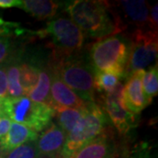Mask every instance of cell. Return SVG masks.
Listing matches in <instances>:
<instances>
[{
  "instance_id": "1",
  "label": "cell",
  "mask_w": 158,
  "mask_h": 158,
  "mask_svg": "<svg viewBox=\"0 0 158 158\" xmlns=\"http://www.w3.org/2000/svg\"><path fill=\"white\" fill-rule=\"evenodd\" d=\"M66 11L83 34L91 39L117 35L126 28L122 20L106 1L77 0L69 4Z\"/></svg>"
},
{
  "instance_id": "2",
  "label": "cell",
  "mask_w": 158,
  "mask_h": 158,
  "mask_svg": "<svg viewBox=\"0 0 158 158\" xmlns=\"http://www.w3.org/2000/svg\"><path fill=\"white\" fill-rule=\"evenodd\" d=\"M53 68L69 89L85 102H95L94 69L89 56L77 52L55 59L50 56Z\"/></svg>"
},
{
  "instance_id": "3",
  "label": "cell",
  "mask_w": 158,
  "mask_h": 158,
  "mask_svg": "<svg viewBox=\"0 0 158 158\" xmlns=\"http://www.w3.org/2000/svg\"><path fill=\"white\" fill-rule=\"evenodd\" d=\"M129 52L128 39L117 34L94 42L89 59L94 72H111L121 77L127 73Z\"/></svg>"
},
{
  "instance_id": "4",
  "label": "cell",
  "mask_w": 158,
  "mask_h": 158,
  "mask_svg": "<svg viewBox=\"0 0 158 158\" xmlns=\"http://www.w3.org/2000/svg\"><path fill=\"white\" fill-rule=\"evenodd\" d=\"M108 117L96 102L87 103L85 111L74 128L67 135L61 158H73L74 155L106 128Z\"/></svg>"
},
{
  "instance_id": "5",
  "label": "cell",
  "mask_w": 158,
  "mask_h": 158,
  "mask_svg": "<svg viewBox=\"0 0 158 158\" xmlns=\"http://www.w3.org/2000/svg\"><path fill=\"white\" fill-rule=\"evenodd\" d=\"M3 115L15 123L24 125L34 132H40L51 124L54 110L42 103L32 101L27 97L1 99Z\"/></svg>"
},
{
  "instance_id": "6",
  "label": "cell",
  "mask_w": 158,
  "mask_h": 158,
  "mask_svg": "<svg viewBox=\"0 0 158 158\" xmlns=\"http://www.w3.org/2000/svg\"><path fill=\"white\" fill-rule=\"evenodd\" d=\"M52 40V56L55 59L68 56L80 52L83 48L85 35L81 29L69 18L52 19L42 31Z\"/></svg>"
},
{
  "instance_id": "7",
  "label": "cell",
  "mask_w": 158,
  "mask_h": 158,
  "mask_svg": "<svg viewBox=\"0 0 158 158\" xmlns=\"http://www.w3.org/2000/svg\"><path fill=\"white\" fill-rule=\"evenodd\" d=\"M129 59L126 76L137 70H144L157 57V31L137 28L130 34Z\"/></svg>"
},
{
  "instance_id": "8",
  "label": "cell",
  "mask_w": 158,
  "mask_h": 158,
  "mask_svg": "<svg viewBox=\"0 0 158 158\" xmlns=\"http://www.w3.org/2000/svg\"><path fill=\"white\" fill-rule=\"evenodd\" d=\"M123 90L124 85L118 83L112 92L102 94L100 102L101 108L121 136H125L134 128L135 123V114L129 112L125 106Z\"/></svg>"
},
{
  "instance_id": "9",
  "label": "cell",
  "mask_w": 158,
  "mask_h": 158,
  "mask_svg": "<svg viewBox=\"0 0 158 158\" xmlns=\"http://www.w3.org/2000/svg\"><path fill=\"white\" fill-rule=\"evenodd\" d=\"M144 70H137L127 76L124 85L123 98L127 109L133 114H139L151 103L148 99L142 88Z\"/></svg>"
},
{
  "instance_id": "10",
  "label": "cell",
  "mask_w": 158,
  "mask_h": 158,
  "mask_svg": "<svg viewBox=\"0 0 158 158\" xmlns=\"http://www.w3.org/2000/svg\"><path fill=\"white\" fill-rule=\"evenodd\" d=\"M52 69L50 107L54 111L59 108H85L89 102L84 101L81 98H79L73 90L62 82L53 66Z\"/></svg>"
},
{
  "instance_id": "11",
  "label": "cell",
  "mask_w": 158,
  "mask_h": 158,
  "mask_svg": "<svg viewBox=\"0 0 158 158\" xmlns=\"http://www.w3.org/2000/svg\"><path fill=\"white\" fill-rule=\"evenodd\" d=\"M67 135H68L62 128L51 122V124L43 130L42 134L38 136V139L36 140V146L40 157H60Z\"/></svg>"
},
{
  "instance_id": "12",
  "label": "cell",
  "mask_w": 158,
  "mask_h": 158,
  "mask_svg": "<svg viewBox=\"0 0 158 158\" xmlns=\"http://www.w3.org/2000/svg\"><path fill=\"white\" fill-rule=\"evenodd\" d=\"M114 134L106 127L95 139L88 142L74 155L73 158H106L114 142Z\"/></svg>"
},
{
  "instance_id": "13",
  "label": "cell",
  "mask_w": 158,
  "mask_h": 158,
  "mask_svg": "<svg viewBox=\"0 0 158 158\" xmlns=\"http://www.w3.org/2000/svg\"><path fill=\"white\" fill-rule=\"evenodd\" d=\"M52 65L50 58L48 62H42L40 67L39 77L33 90L27 96L34 102L42 103L50 106V89L52 83Z\"/></svg>"
},
{
  "instance_id": "14",
  "label": "cell",
  "mask_w": 158,
  "mask_h": 158,
  "mask_svg": "<svg viewBox=\"0 0 158 158\" xmlns=\"http://www.w3.org/2000/svg\"><path fill=\"white\" fill-rule=\"evenodd\" d=\"M38 136V134L34 130L24 125L13 122L7 134L0 139V145L5 152H9L26 142L36 141Z\"/></svg>"
},
{
  "instance_id": "15",
  "label": "cell",
  "mask_w": 158,
  "mask_h": 158,
  "mask_svg": "<svg viewBox=\"0 0 158 158\" xmlns=\"http://www.w3.org/2000/svg\"><path fill=\"white\" fill-rule=\"evenodd\" d=\"M125 17L137 28H148V5L143 0H122L118 2Z\"/></svg>"
},
{
  "instance_id": "16",
  "label": "cell",
  "mask_w": 158,
  "mask_h": 158,
  "mask_svg": "<svg viewBox=\"0 0 158 158\" xmlns=\"http://www.w3.org/2000/svg\"><path fill=\"white\" fill-rule=\"evenodd\" d=\"M60 4L51 0H24L19 8L32 15L36 19L44 20L54 18L58 12Z\"/></svg>"
},
{
  "instance_id": "17",
  "label": "cell",
  "mask_w": 158,
  "mask_h": 158,
  "mask_svg": "<svg viewBox=\"0 0 158 158\" xmlns=\"http://www.w3.org/2000/svg\"><path fill=\"white\" fill-rule=\"evenodd\" d=\"M19 65L20 55L18 54H14L6 63L8 84V97L12 98L26 97L19 80Z\"/></svg>"
},
{
  "instance_id": "18",
  "label": "cell",
  "mask_w": 158,
  "mask_h": 158,
  "mask_svg": "<svg viewBox=\"0 0 158 158\" xmlns=\"http://www.w3.org/2000/svg\"><path fill=\"white\" fill-rule=\"evenodd\" d=\"M42 62L37 60H23L20 56V65H19V80L22 86L25 96L28 95L33 90L39 77L40 67Z\"/></svg>"
},
{
  "instance_id": "19",
  "label": "cell",
  "mask_w": 158,
  "mask_h": 158,
  "mask_svg": "<svg viewBox=\"0 0 158 158\" xmlns=\"http://www.w3.org/2000/svg\"><path fill=\"white\" fill-rule=\"evenodd\" d=\"M85 108H59L55 110L54 117H56L57 126L68 135L81 118Z\"/></svg>"
},
{
  "instance_id": "20",
  "label": "cell",
  "mask_w": 158,
  "mask_h": 158,
  "mask_svg": "<svg viewBox=\"0 0 158 158\" xmlns=\"http://www.w3.org/2000/svg\"><path fill=\"white\" fill-rule=\"evenodd\" d=\"M120 77L111 72H95L94 88L95 91L101 94L112 92L119 83Z\"/></svg>"
},
{
  "instance_id": "21",
  "label": "cell",
  "mask_w": 158,
  "mask_h": 158,
  "mask_svg": "<svg viewBox=\"0 0 158 158\" xmlns=\"http://www.w3.org/2000/svg\"><path fill=\"white\" fill-rule=\"evenodd\" d=\"M142 88L144 94L149 101L158 93V69L157 64L152 66L147 71L144 70L142 76Z\"/></svg>"
},
{
  "instance_id": "22",
  "label": "cell",
  "mask_w": 158,
  "mask_h": 158,
  "mask_svg": "<svg viewBox=\"0 0 158 158\" xmlns=\"http://www.w3.org/2000/svg\"><path fill=\"white\" fill-rule=\"evenodd\" d=\"M4 158H40L36 146V141H28L6 152Z\"/></svg>"
},
{
  "instance_id": "23",
  "label": "cell",
  "mask_w": 158,
  "mask_h": 158,
  "mask_svg": "<svg viewBox=\"0 0 158 158\" xmlns=\"http://www.w3.org/2000/svg\"><path fill=\"white\" fill-rule=\"evenodd\" d=\"M14 55L11 40L4 33H0V65L6 64Z\"/></svg>"
},
{
  "instance_id": "24",
  "label": "cell",
  "mask_w": 158,
  "mask_h": 158,
  "mask_svg": "<svg viewBox=\"0 0 158 158\" xmlns=\"http://www.w3.org/2000/svg\"><path fill=\"white\" fill-rule=\"evenodd\" d=\"M129 155L130 149L126 141H114L113 147L111 148L106 158H129Z\"/></svg>"
},
{
  "instance_id": "25",
  "label": "cell",
  "mask_w": 158,
  "mask_h": 158,
  "mask_svg": "<svg viewBox=\"0 0 158 158\" xmlns=\"http://www.w3.org/2000/svg\"><path fill=\"white\" fill-rule=\"evenodd\" d=\"M8 97V84L6 64L0 65V99Z\"/></svg>"
},
{
  "instance_id": "26",
  "label": "cell",
  "mask_w": 158,
  "mask_h": 158,
  "mask_svg": "<svg viewBox=\"0 0 158 158\" xmlns=\"http://www.w3.org/2000/svg\"><path fill=\"white\" fill-rule=\"evenodd\" d=\"M158 5L156 4L155 6H152L151 10L149 11L148 14V28L154 30V31H157L158 27Z\"/></svg>"
},
{
  "instance_id": "27",
  "label": "cell",
  "mask_w": 158,
  "mask_h": 158,
  "mask_svg": "<svg viewBox=\"0 0 158 158\" xmlns=\"http://www.w3.org/2000/svg\"><path fill=\"white\" fill-rule=\"evenodd\" d=\"M11 121L6 116L3 115L0 118V139L6 135L11 127Z\"/></svg>"
},
{
  "instance_id": "28",
  "label": "cell",
  "mask_w": 158,
  "mask_h": 158,
  "mask_svg": "<svg viewBox=\"0 0 158 158\" xmlns=\"http://www.w3.org/2000/svg\"><path fill=\"white\" fill-rule=\"evenodd\" d=\"M129 158H148V153L146 147L138 148L135 150H130Z\"/></svg>"
},
{
  "instance_id": "29",
  "label": "cell",
  "mask_w": 158,
  "mask_h": 158,
  "mask_svg": "<svg viewBox=\"0 0 158 158\" xmlns=\"http://www.w3.org/2000/svg\"><path fill=\"white\" fill-rule=\"evenodd\" d=\"M21 0H0V7L2 8H11L19 7Z\"/></svg>"
},
{
  "instance_id": "30",
  "label": "cell",
  "mask_w": 158,
  "mask_h": 158,
  "mask_svg": "<svg viewBox=\"0 0 158 158\" xmlns=\"http://www.w3.org/2000/svg\"><path fill=\"white\" fill-rule=\"evenodd\" d=\"M13 23H7L2 18L0 17V29L4 28V27H11Z\"/></svg>"
},
{
  "instance_id": "31",
  "label": "cell",
  "mask_w": 158,
  "mask_h": 158,
  "mask_svg": "<svg viewBox=\"0 0 158 158\" xmlns=\"http://www.w3.org/2000/svg\"><path fill=\"white\" fill-rule=\"evenodd\" d=\"M6 153L4 151V149L2 148V147H1V145H0V158H4V156H5V155H6Z\"/></svg>"
},
{
  "instance_id": "32",
  "label": "cell",
  "mask_w": 158,
  "mask_h": 158,
  "mask_svg": "<svg viewBox=\"0 0 158 158\" xmlns=\"http://www.w3.org/2000/svg\"><path fill=\"white\" fill-rule=\"evenodd\" d=\"M3 116V111H2V103H1V99H0V118Z\"/></svg>"
}]
</instances>
